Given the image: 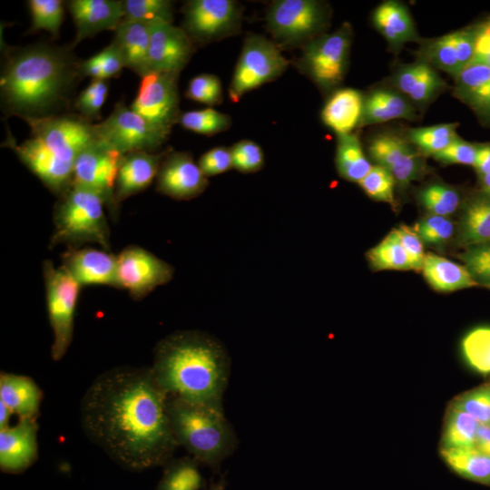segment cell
I'll return each instance as SVG.
<instances>
[{
  "label": "cell",
  "mask_w": 490,
  "mask_h": 490,
  "mask_svg": "<svg viewBox=\"0 0 490 490\" xmlns=\"http://www.w3.org/2000/svg\"><path fill=\"white\" fill-rule=\"evenodd\" d=\"M58 198L54 209L50 248L58 245L81 248L83 244L96 243L109 250L110 229L102 199L74 186Z\"/></svg>",
  "instance_id": "cell-5"
},
{
  "label": "cell",
  "mask_w": 490,
  "mask_h": 490,
  "mask_svg": "<svg viewBox=\"0 0 490 490\" xmlns=\"http://www.w3.org/2000/svg\"><path fill=\"white\" fill-rule=\"evenodd\" d=\"M446 464L460 476L490 486V456L474 447L440 448Z\"/></svg>",
  "instance_id": "cell-31"
},
{
  "label": "cell",
  "mask_w": 490,
  "mask_h": 490,
  "mask_svg": "<svg viewBox=\"0 0 490 490\" xmlns=\"http://www.w3.org/2000/svg\"><path fill=\"white\" fill-rule=\"evenodd\" d=\"M122 156L119 151L98 139L85 147L74 162L72 186L99 196L112 219L116 218L119 212L115 187Z\"/></svg>",
  "instance_id": "cell-10"
},
{
  "label": "cell",
  "mask_w": 490,
  "mask_h": 490,
  "mask_svg": "<svg viewBox=\"0 0 490 490\" xmlns=\"http://www.w3.org/2000/svg\"><path fill=\"white\" fill-rule=\"evenodd\" d=\"M397 88L412 101L426 103L446 87L445 81L425 61L400 68L396 76Z\"/></svg>",
  "instance_id": "cell-27"
},
{
  "label": "cell",
  "mask_w": 490,
  "mask_h": 490,
  "mask_svg": "<svg viewBox=\"0 0 490 490\" xmlns=\"http://www.w3.org/2000/svg\"><path fill=\"white\" fill-rule=\"evenodd\" d=\"M181 28L193 44H207L238 34L241 6L233 0H191L183 6Z\"/></svg>",
  "instance_id": "cell-13"
},
{
  "label": "cell",
  "mask_w": 490,
  "mask_h": 490,
  "mask_svg": "<svg viewBox=\"0 0 490 490\" xmlns=\"http://www.w3.org/2000/svg\"><path fill=\"white\" fill-rule=\"evenodd\" d=\"M393 230L409 258L412 270L416 271L422 270L426 254L423 241L418 234L415 230L405 225H401Z\"/></svg>",
  "instance_id": "cell-53"
},
{
  "label": "cell",
  "mask_w": 490,
  "mask_h": 490,
  "mask_svg": "<svg viewBox=\"0 0 490 490\" xmlns=\"http://www.w3.org/2000/svg\"><path fill=\"white\" fill-rule=\"evenodd\" d=\"M46 307L54 339L51 356L55 361L64 358L74 335V314L80 284L62 267L52 261L43 263Z\"/></svg>",
  "instance_id": "cell-7"
},
{
  "label": "cell",
  "mask_w": 490,
  "mask_h": 490,
  "mask_svg": "<svg viewBox=\"0 0 490 490\" xmlns=\"http://www.w3.org/2000/svg\"><path fill=\"white\" fill-rule=\"evenodd\" d=\"M328 19L326 5L315 0H277L266 15L267 29L279 48L304 46L320 35Z\"/></svg>",
  "instance_id": "cell-6"
},
{
  "label": "cell",
  "mask_w": 490,
  "mask_h": 490,
  "mask_svg": "<svg viewBox=\"0 0 490 490\" xmlns=\"http://www.w3.org/2000/svg\"><path fill=\"white\" fill-rule=\"evenodd\" d=\"M335 162L341 178L358 183L372 168L358 137L352 132L338 135Z\"/></svg>",
  "instance_id": "cell-32"
},
{
  "label": "cell",
  "mask_w": 490,
  "mask_h": 490,
  "mask_svg": "<svg viewBox=\"0 0 490 490\" xmlns=\"http://www.w3.org/2000/svg\"><path fill=\"white\" fill-rule=\"evenodd\" d=\"M204 480L194 458L169 461L155 490H200Z\"/></svg>",
  "instance_id": "cell-35"
},
{
  "label": "cell",
  "mask_w": 490,
  "mask_h": 490,
  "mask_svg": "<svg viewBox=\"0 0 490 490\" xmlns=\"http://www.w3.org/2000/svg\"><path fill=\"white\" fill-rule=\"evenodd\" d=\"M351 44L347 24L331 34H322L303 46L298 65L318 87L330 90L344 79Z\"/></svg>",
  "instance_id": "cell-11"
},
{
  "label": "cell",
  "mask_w": 490,
  "mask_h": 490,
  "mask_svg": "<svg viewBox=\"0 0 490 490\" xmlns=\"http://www.w3.org/2000/svg\"><path fill=\"white\" fill-rule=\"evenodd\" d=\"M456 93L465 100L483 84L490 81V67L471 62L455 75Z\"/></svg>",
  "instance_id": "cell-51"
},
{
  "label": "cell",
  "mask_w": 490,
  "mask_h": 490,
  "mask_svg": "<svg viewBox=\"0 0 490 490\" xmlns=\"http://www.w3.org/2000/svg\"><path fill=\"white\" fill-rule=\"evenodd\" d=\"M422 271L427 283L438 291L478 286L465 266L432 253L426 255Z\"/></svg>",
  "instance_id": "cell-30"
},
{
  "label": "cell",
  "mask_w": 490,
  "mask_h": 490,
  "mask_svg": "<svg viewBox=\"0 0 490 490\" xmlns=\"http://www.w3.org/2000/svg\"><path fill=\"white\" fill-rule=\"evenodd\" d=\"M451 404L471 415L479 424L490 425V383L459 395Z\"/></svg>",
  "instance_id": "cell-47"
},
{
  "label": "cell",
  "mask_w": 490,
  "mask_h": 490,
  "mask_svg": "<svg viewBox=\"0 0 490 490\" xmlns=\"http://www.w3.org/2000/svg\"><path fill=\"white\" fill-rule=\"evenodd\" d=\"M64 5L61 0H29L32 19L29 32L45 30L57 37L64 18Z\"/></svg>",
  "instance_id": "cell-39"
},
{
  "label": "cell",
  "mask_w": 490,
  "mask_h": 490,
  "mask_svg": "<svg viewBox=\"0 0 490 490\" xmlns=\"http://www.w3.org/2000/svg\"><path fill=\"white\" fill-rule=\"evenodd\" d=\"M151 371L168 397L221 407L229 358L210 336L192 330L167 336L155 347Z\"/></svg>",
  "instance_id": "cell-3"
},
{
  "label": "cell",
  "mask_w": 490,
  "mask_h": 490,
  "mask_svg": "<svg viewBox=\"0 0 490 490\" xmlns=\"http://www.w3.org/2000/svg\"><path fill=\"white\" fill-rule=\"evenodd\" d=\"M208 185V178L190 152L167 151L156 176L157 191L187 201L201 195Z\"/></svg>",
  "instance_id": "cell-16"
},
{
  "label": "cell",
  "mask_w": 490,
  "mask_h": 490,
  "mask_svg": "<svg viewBox=\"0 0 490 490\" xmlns=\"http://www.w3.org/2000/svg\"><path fill=\"white\" fill-rule=\"evenodd\" d=\"M368 152L377 165L387 169L395 181L407 185L421 172L419 155L408 142L393 133L375 136L369 142Z\"/></svg>",
  "instance_id": "cell-21"
},
{
  "label": "cell",
  "mask_w": 490,
  "mask_h": 490,
  "mask_svg": "<svg viewBox=\"0 0 490 490\" xmlns=\"http://www.w3.org/2000/svg\"><path fill=\"white\" fill-rule=\"evenodd\" d=\"M232 167L243 173L260 171L264 165V153L261 147L253 141L241 140L230 148Z\"/></svg>",
  "instance_id": "cell-50"
},
{
  "label": "cell",
  "mask_w": 490,
  "mask_h": 490,
  "mask_svg": "<svg viewBox=\"0 0 490 490\" xmlns=\"http://www.w3.org/2000/svg\"><path fill=\"white\" fill-rule=\"evenodd\" d=\"M93 127L99 140L122 154L156 152L171 134V131L148 121L122 101L116 103L110 115Z\"/></svg>",
  "instance_id": "cell-8"
},
{
  "label": "cell",
  "mask_w": 490,
  "mask_h": 490,
  "mask_svg": "<svg viewBox=\"0 0 490 490\" xmlns=\"http://www.w3.org/2000/svg\"><path fill=\"white\" fill-rule=\"evenodd\" d=\"M364 106L360 92L353 88L337 90L325 103L321 119L337 135L350 133L359 126Z\"/></svg>",
  "instance_id": "cell-26"
},
{
  "label": "cell",
  "mask_w": 490,
  "mask_h": 490,
  "mask_svg": "<svg viewBox=\"0 0 490 490\" xmlns=\"http://www.w3.org/2000/svg\"><path fill=\"white\" fill-rule=\"evenodd\" d=\"M420 201L431 215L447 217L458 208L460 198L457 191L448 186L432 184L420 192Z\"/></svg>",
  "instance_id": "cell-44"
},
{
  "label": "cell",
  "mask_w": 490,
  "mask_h": 490,
  "mask_svg": "<svg viewBox=\"0 0 490 490\" xmlns=\"http://www.w3.org/2000/svg\"><path fill=\"white\" fill-rule=\"evenodd\" d=\"M167 412L177 444L198 462L217 468L233 442L222 408L171 397L167 399Z\"/></svg>",
  "instance_id": "cell-4"
},
{
  "label": "cell",
  "mask_w": 490,
  "mask_h": 490,
  "mask_svg": "<svg viewBox=\"0 0 490 490\" xmlns=\"http://www.w3.org/2000/svg\"><path fill=\"white\" fill-rule=\"evenodd\" d=\"M459 237L468 247L490 242V200L477 199L467 205L460 221Z\"/></svg>",
  "instance_id": "cell-34"
},
{
  "label": "cell",
  "mask_w": 490,
  "mask_h": 490,
  "mask_svg": "<svg viewBox=\"0 0 490 490\" xmlns=\"http://www.w3.org/2000/svg\"><path fill=\"white\" fill-rule=\"evenodd\" d=\"M456 123H444L411 129L410 141L425 154L435 155L456 138Z\"/></svg>",
  "instance_id": "cell-38"
},
{
  "label": "cell",
  "mask_w": 490,
  "mask_h": 490,
  "mask_svg": "<svg viewBox=\"0 0 490 490\" xmlns=\"http://www.w3.org/2000/svg\"><path fill=\"white\" fill-rule=\"evenodd\" d=\"M24 122L38 139L61 161L73 164L78 154L98 140L93 124L76 113H62Z\"/></svg>",
  "instance_id": "cell-12"
},
{
  "label": "cell",
  "mask_w": 490,
  "mask_h": 490,
  "mask_svg": "<svg viewBox=\"0 0 490 490\" xmlns=\"http://www.w3.org/2000/svg\"><path fill=\"white\" fill-rule=\"evenodd\" d=\"M18 159L56 196L72 186L74 165L53 154L38 139L31 138L16 144L12 135L5 140Z\"/></svg>",
  "instance_id": "cell-17"
},
{
  "label": "cell",
  "mask_w": 490,
  "mask_h": 490,
  "mask_svg": "<svg viewBox=\"0 0 490 490\" xmlns=\"http://www.w3.org/2000/svg\"><path fill=\"white\" fill-rule=\"evenodd\" d=\"M180 124L190 131L202 135H213L228 130L230 117L213 108L193 110L181 113Z\"/></svg>",
  "instance_id": "cell-41"
},
{
  "label": "cell",
  "mask_w": 490,
  "mask_h": 490,
  "mask_svg": "<svg viewBox=\"0 0 490 490\" xmlns=\"http://www.w3.org/2000/svg\"><path fill=\"white\" fill-rule=\"evenodd\" d=\"M108 92V80L93 79L74 101L76 114L91 123L101 121V109L106 101Z\"/></svg>",
  "instance_id": "cell-43"
},
{
  "label": "cell",
  "mask_w": 490,
  "mask_h": 490,
  "mask_svg": "<svg viewBox=\"0 0 490 490\" xmlns=\"http://www.w3.org/2000/svg\"><path fill=\"white\" fill-rule=\"evenodd\" d=\"M462 351L470 367L481 374H490V327L469 331L462 340Z\"/></svg>",
  "instance_id": "cell-40"
},
{
  "label": "cell",
  "mask_w": 490,
  "mask_h": 490,
  "mask_svg": "<svg viewBox=\"0 0 490 490\" xmlns=\"http://www.w3.org/2000/svg\"><path fill=\"white\" fill-rule=\"evenodd\" d=\"M65 6L76 30L73 47L103 31H114L124 18L122 1L71 0L65 2Z\"/></svg>",
  "instance_id": "cell-22"
},
{
  "label": "cell",
  "mask_w": 490,
  "mask_h": 490,
  "mask_svg": "<svg viewBox=\"0 0 490 490\" xmlns=\"http://www.w3.org/2000/svg\"><path fill=\"white\" fill-rule=\"evenodd\" d=\"M185 96L210 106L220 104L222 101L221 83L215 74L196 75L190 80Z\"/></svg>",
  "instance_id": "cell-49"
},
{
  "label": "cell",
  "mask_w": 490,
  "mask_h": 490,
  "mask_svg": "<svg viewBox=\"0 0 490 490\" xmlns=\"http://www.w3.org/2000/svg\"><path fill=\"white\" fill-rule=\"evenodd\" d=\"M472 62L490 67V20L476 28Z\"/></svg>",
  "instance_id": "cell-57"
},
{
  "label": "cell",
  "mask_w": 490,
  "mask_h": 490,
  "mask_svg": "<svg viewBox=\"0 0 490 490\" xmlns=\"http://www.w3.org/2000/svg\"><path fill=\"white\" fill-rule=\"evenodd\" d=\"M459 258L477 285L490 289V242L470 246Z\"/></svg>",
  "instance_id": "cell-48"
},
{
  "label": "cell",
  "mask_w": 490,
  "mask_h": 490,
  "mask_svg": "<svg viewBox=\"0 0 490 490\" xmlns=\"http://www.w3.org/2000/svg\"><path fill=\"white\" fill-rule=\"evenodd\" d=\"M414 117V109L403 95L394 91L376 90L364 99L359 126Z\"/></svg>",
  "instance_id": "cell-29"
},
{
  "label": "cell",
  "mask_w": 490,
  "mask_h": 490,
  "mask_svg": "<svg viewBox=\"0 0 490 490\" xmlns=\"http://www.w3.org/2000/svg\"><path fill=\"white\" fill-rule=\"evenodd\" d=\"M489 418H490V411H489Z\"/></svg>",
  "instance_id": "cell-64"
},
{
  "label": "cell",
  "mask_w": 490,
  "mask_h": 490,
  "mask_svg": "<svg viewBox=\"0 0 490 490\" xmlns=\"http://www.w3.org/2000/svg\"><path fill=\"white\" fill-rule=\"evenodd\" d=\"M13 412L0 401V429L8 426L10 416Z\"/></svg>",
  "instance_id": "cell-61"
},
{
  "label": "cell",
  "mask_w": 490,
  "mask_h": 490,
  "mask_svg": "<svg viewBox=\"0 0 490 490\" xmlns=\"http://www.w3.org/2000/svg\"><path fill=\"white\" fill-rule=\"evenodd\" d=\"M38 457L35 418L24 417L14 426L0 429V468L2 472L19 474Z\"/></svg>",
  "instance_id": "cell-20"
},
{
  "label": "cell",
  "mask_w": 490,
  "mask_h": 490,
  "mask_svg": "<svg viewBox=\"0 0 490 490\" xmlns=\"http://www.w3.org/2000/svg\"><path fill=\"white\" fill-rule=\"evenodd\" d=\"M474 167L480 177L490 172V144L477 146Z\"/></svg>",
  "instance_id": "cell-59"
},
{
  "label": "cell",
  "mask_w": 490,
  "mask_h": 490,
  "mask_svg": "<svg viewBox=\"0 0 490 490\" xmlns=\"http://www.w3.org/2000/svg\"><path fill=\"white\" fill-rule=\"evenodd\" d=\"M484 189L490 193V172L481 177Z\"/></svg>",
  "instance_id": "cell-63"
},
{
  "label": "cell",
  "mask_w": 490,
  "mask_h": 490,
  "mask_svg": "<svg viewBox=\"0 0 490 490\" xmlns=\"http://www.w3.org/2000/svg\"><path fill=\"white\" fill-rule=\"evenodd\" d=\"M464 101L478 111H490V81L469 94Z\"/></svg>",
  "instance_id": "cell-58"
},
{
  "label": "cell",
  "mask_w": 490,
  "mask_h": 490,
  "mask_svg": "<svg viewBox=\"0 0 490 490\" xmlns=\"http://www.w3.org/2000/svg\"><path fill=\"white\" fill-rule=\"evenodd\" d=\"M475 34L476 28H466L450 34L461 69L473 60Z\"/></svg>",
  "instance_id": "cell-56"
},
{
  "label": "cell",
  "mask_w": 490,
  "mask_h": 490,
  "mask_svg": "<svg viewBox=\"0 0 490 490\" xmlns=\"http://www.w3.org/2000/svg\"><path fill=\"white\" fill-rule=\"evenodd\" d=\"M477 146L456 138L446 149L434 156L439 162L464 165L475 164Z\"/></svg>",
  "instance_id": "cell-55"
},
{
  "label": "cell",
  "mask_w": 490,
  "mask_h": 490,
  "mask_svg": "<svg viewBox=\"0 0 490 490\" xmlns=\"http://www.w3.org/2000/svg\"><path fill=\"white\" fill-rule=\"evenodd\" d=\"M373 23L392 48L417 38L413 19L407 7L397 1H386L373 13Z\"/></svg>",
  "instance_id": "cell-28"
},
{
  "label": "cell",
  "mask_w": 490,
  "mask_h": 490,
  "mask_svg": "<svg viewBox=\"0 0 490 490\" xmlns=\"http://www.w3.org/2000/svg\"><path fill=\"white\" fill-rule=\"evenodd\" d=\"M288 66L289 60L273 41L260 34H249L229 87L230 100L237 103L248 92L280 76Z\"/></svg>",
  "instance_id": "cell-9"
},
{
  "label": "cell",
  "mask_w": 490,
  "mask_h": 490,
  "mask_svg": "<svg viewBox=\"0 0 490 490\" xmlns=\"http://www.w3.org/2000/svg\"><path fill=\"white\" fill-rule=\"evenodd\" d=\"M197 163L207 178L226 172L232 168L230 149L224 146L213 147L204 152Z\"/></svg>",
  "instance_id": "cell-54"
},
{
  "label": "cell",
  "mask_w": 490,
  "mask_h": 490,
  "mask_svg": "<svg viewBox=\"0 0 490 490\" xmlns=\"http://www.w3.org/2000/svg\"><path fill=\"white\" fill-rule=\"evenodd\" d=\"M62 267L80 284L118 288L117 256L106 250L67 248Z\"/></svg>",
  "instance_id": "cell-19"
},
{
  "label": "cell",
  "mask_w": 490,
  "mask_h": 490,
  "mask_svg": "<svg viewBox=\"0 0 490 490\" xmlns=\"http://www.w3.org/2000/svg\"><path fill=\"white\" fill-rule=\"evenodd\" d=\"M369 264L375 270H412L409 258L391 230L381 242L368 251Z\"/></svg>",
  "instance_id": "cell-36"
},
{
  "label": "cell",
  "mask_w": 490,
  "mask_h": 490,
  "mask_svg": "<svg viewBox=\"0 0 490 490\" xmlns=\"http://www.w3.org/2000/svg\"><path fill=\"white\" fill-rule=\"evenodd\" d=\"M167 399L151 368L109 369L93 381L82 398L83 430L125 470L142 472L166 465L177 445Z\"/></svg>",
  "instance_id": "cell-1"
},
{
  "label": "cell",
  "mask_w": 490,
  "mask_h": 490,
  "mask_svg": "<svg viewBox=\"0 0 490 490\" xmlns=\"http://www.w3.org/2000/svg\"><path fill=\"white\" fill-rule=\"evenodd\" d=\"M179 74L150 72L142 76L131 109L154 124L172 131L181 116Z\"/></svg>",
  "instance_id": "cell-14"
},
{
  "label": "cell",
  "mask_w": 490,
  "mask_h": 490,
  "mask_svg": "<svg viewBox=\"0 0 490 490\" xmlns=\"http://www.w3.org/2000/svg\"><path fill=\"white\" fill-rule=\"evenodd\" d=\"M395 181L394 177L387 169L376 165L372 166L369 172L358 184L369 198L394 204Z\"/></svg>",
  "instance_id": "cell-46"
},
{
  "label": "cell",
  "mask_w": 490,
  "mask_h": 490,
  "mask_svg": "<svg viewBox=\"0 0 490 490\" xmlns=\"http://www.w3.org/2000/svg\"><path fill=\"white\" fill-rule=\"evenodd\" d=\"M122 7L123 19L146 24L173 21V3L169 0H123Z\"/></svg>",
  "instance_id": "cell-42"
},
{
  "label": "cell",
  "mask_w": 490,
  "mask_h": 490,
  "mask_svg": "<svg viewBox=\"0 0 490 490\" xmlns=\"http://www.w3.org/2000/svg\"><path fill=\"white\" fill-rule=\"evenodd\" d=\"M226 489V479L224 476H221L219 480L212 482L208 490H225Z\"/></svg>",
  "instance_id": "cell-62"
},
{
  "label": "cell",
  "mask_w": 490,
  "mask_h": 490,
  "mask_svg": "<svg viewBox=\"0 0 490 490\" xmlns=\"http://www.w3.org/2000/svg\"><path fill=\"white\" fill-rule=\"evenodd\" d=\"M123 61L111 43L98 54L80 61L79 70L82 77L108 80L118 77L124 68Z\"/></svg>",
  "instance_id": "cell-37"
},
{
  "label": "cell",
  "mask_w": 490,
  "mask_h": 490,
  "mask_svg": "<svg viewBox=\"0 0 490 490\" xmlns=\"http://www.w3.org/2000/svg\"><path fill=\"white\" fill-rule=\"evenodd\" d=\"M167 151L158 152L140 151L123 154L115 187V199L119 205L152 184L156 179Z\"/></svg>",
  "instance_id": "cell-23"
},
{
  "label": "cell",
  "mask_w": 490,
  "mask_h": 490,
  "mask_svg": "<svg viewBox=\"0 0 490 490\" xmlns=\"http://www.w3.org/2000/svg\"><path fill=\"white\" fill-rule=\"evenodd\" d=\"M478 426L471 415L450 404L446 414L441 447H474Z\"/></svg>",
  "instance_id": "cell-33"
},
{
  "label": "cell",
  "mask_w": 490,
  "mask_h": 490,
  "mask_svg": "<svg viewBox=\"0 0 490 490\" xmlns=\"http://www.w3.org/2000/svg\"><path fill=\"white\" fill-rule=\"evenodd\" d=\"M415 231L423 242L436 245L452 237L454 225L447 217L430 215L416 225Z\"/></svg>",
  "instance_id": "cell-52"
},
{
  "label": "cell",
  "mask_w": 490,
  "mask_h": 490,
  "mask_svg": "<svg viewBox=\"0 0 490 490\" xmlns=\"http://www.w3.org/2000/svg\"><path fill=\"white\" fill-rule=\"evenodd\" d=\"M113 32L112 43L117 48L124 66L141 78L147 74L151 24L122 19Z\"/></svg>",
  "instance_id": "cell-24"
},
{
  "label": "cell",
  "mask_w": 490,
  "mask_h": 490,
  "mask_svg": "<svg viewBox=\"0 0 490 490\" xmlns=\"http://www.w3.org/2000/svg\"><path fill=\"white\" fill-rule=\"evenodd\" d=\"M173 267L151 251L130 245L117 256L118 288L141 299L173 277Z\"/></svg>",
  "instance_id": "cell-15"
},
{
  "label": "cell",
  "mask_w": 490,
  "mask_h": 490,
  "mask_svg": "<svg viewBox=\"0 0 490 490\" xmlns=\"http://www.w3.org/2000/svg\"><path fill=\"white\" fill-rule=\"evenodd\" d=\"M193 53L194 44L181 27L163 21L151 24L149 73L180 74Z\"/></svg>",
  "instance_id": "cell-18"
},
{
  "label": "cell",
  "mask_w": 490,
  "mask_h": 490,
  "mask_svg": "<svg viewBox=\"0 0 490 490\" xmlns=\"http://www.w3.org/2000/svg\"><path fill=\"white\" fill-rule=\"evenodd\" d=\"M43 393L29 377L7 373L0 374V401L19 418H35L39 413Z\"/></svg>",
  "instance_id": "cell-25"
},
{
  "label": "cell",
  "mask_w": 490,
  "mask_h": 490,
  "mask_svg": "<svg viewBox=\"0 0 490 490\" xmlns=\"http://www.w3.org/2000/svg\"><path fill=\"white\" fill-rule=\"evenodd\" d=\"M424 54L427 62L454 76L461 70L450 34L428 41Z\"/></svg>",
  "instance_id": "cell-45"
},
{
  "label": "cell",
  "mask_w": 490,
  "mask_h": 490,
  "mask_svg": "<svg viewBox=\"0 0 490 490\" xmlns=\"http://www.w3.org/2000/svg\"><path fill=\"white\" fill-rule=\"evenodd\" d=\"M474 448L490 456V425L479 424Z\"/></svg>",
  "instance_id": "cell-60"
},
{
  "label": "cell",
  "mask_w": 490,
  "mask_h": 490,
  "mask_svg": "<svg viewBox=\"0 0 490 490\" xmlns=\"http://www.w3.org/2000/svg\"><path fill=\"white\" fill-rule=\"evenodd\" d=\"M72 47L38 43L6 49L0 77L4 113L24 121L64 113L83 78Z\"/></svg>",
  "instance_id": "cell-2"
}]
</instances>
